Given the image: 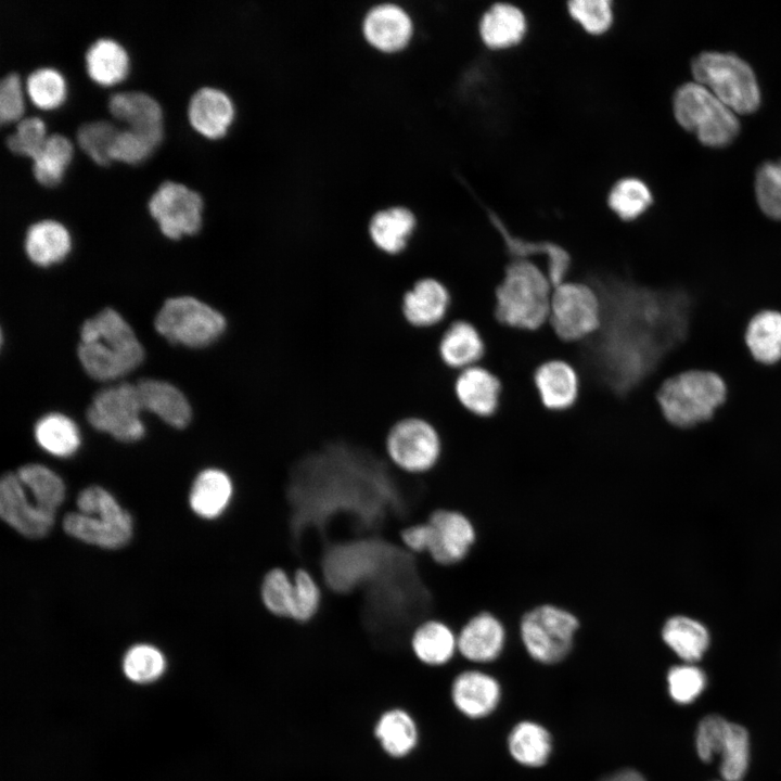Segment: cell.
Segmentation results:
<instances>
[{
    "mask_svg": "<svg viewBox=\"0 0 781 781\" xmlns=\"http://www.w3.org/2000/svg\"><path fill=\"white\" fill-rule=\"evenodd\" d=\"M25 89L33 104L42 110L57 107L66 95L65 80L52 67H40L28 74Z\"/></svg>",
    "mask_w": 781,
    "mask_h": 781,
    "instance_id": "cell-43",
    "label": "cell"
},
{
    "mask_svg": "<svg viewBox=\"0 0 781 781\" xmlns=\"http://www.w3.org/2000/svg\"><path fill=\"white\" fill-rule=\"evenodd\" d=\"M780 163H781V161H780Z\"/></svg>",
    "mask_w": 781,
    "mask_h": 781,
    "instance_id": "cell-53",
    "label": "cell"
},
{
    "mask_svg": "<svg viewBox=\"0 0 781 781\" xmlns=\"http://www.w3.org/2000/svg\"><path fill=\"white\" fill-rule=\"evenodd\" d=\"M47 137L43 120L30 116L17 123L15 131L7 137L5 144L13 154L34 159L41 151Z\"/></svg>",
    "mask_w": 781,
    "mask_h": 781,
    "instance_id": "cell-49",
    "label": "cell"
},
{
    "mask_svg": "<svg viewBox=\"0 0 781 781\" xmlns=\"http://www.w3.org/2000/svg\"><path fill=\"white\" fill-rule=\"evenodd\" d=\"M191 126L208 139L226 135L234 118V106L229 95L214 87H202L191 97L188 105Z\"/></svg>",
    "mask_w": 781,
    "mask_h": 781,
    "instance_id": "cell-26",
    "label": "cell"
},
{
    "mask_svg": "<svg viewBox=\"0 0 781 781\" xmlns=\"http://www.w3.org/2000/svg\"><path fill=\"white\" fill-rule=\"evenodd\" d=\"M29 490L34 502L42 510L55 514L65 498V485L53 471L41 464H26L16 472Z\"/></svg>",
    "mask_w": 781,
    "mask_h": 781,
    "instance_id": "cell-37",
    "label": "cell"
},
{
    "mask_svg": "<svg viewBox=\"0 0 781 781\" xmlns=\"http://www.w3.org/2000/svg\"><path fill=\"white\" fill-rule=\"evenodd\" d=\"M746 346L759 362L772 364L781 359V312L764 310L747 324Z\"/></svg>",
    "mask_w": 781,
    "mask_h": 781,
    "instance_id": "cell-35",
    "label": "cell"
},
{
    "mask_svg": "<svg viewBox=\"0 0 781 781\" xmlns=\"http://www.w3.org/2000/svg\"><path fill=\"white\" fill-rule=\"evenodd\" d=\"M24 114V101L20 76L7 74L0 81V123L20 121Z\"/></svg>",
    "mask_w": 781,
    "mask_h": 781,
    "instance_id": "cell-52",
    "label": "cell"
},
{
    "mask_svg": "<svg viewBox=\"0 0 781 781\" xmlns=\"http://www.w3.org/2000/svg\"><path fill=\"white\" fill-rule=\"evenodd\" d=\"M526 17L511 3L492 4L482 16L479 36L490 49H507L517 44L526 33Z\"/></svg>",
    "mask_w": 781,
    "mask_h": 781,
    "instance_id": "cell-30",
    "label": "cell"
},
{
    "mask_svg": "<svg viewBox=\"0 0 781 781\" xmlns=\"http://www.w3.org/2000/svg\"><path fill=\"white\" fill-rule=\"evenodd\" d=\"M0 515L21 535L39 539L51 530L55 514L31 502L16 473H7L0 482Z\"/></svg>",
    "mask_w": 781,
    "mask_h": 781,
    "instance_id": "cell-16",
    "label": "cell"
},
{
    "mask_svg": "<svg viewBox=\"0 0 781 781\" xmlns=\"http://www.w3.org/2000/svg\"><path fill=\"white\" fill-rule=\"evenodd\" d=\"M533 383L541 406L549 412L571 411L579 401L581 377L578 369L566 359L541 362L534 371Z\"/></svg>",
    "mask_w": 781,
    "mask_h": 781,
    "instance_id": "cell-18",
    "label": "cell"
},
{
    "mask_svg": "<svg viewBox=\"0 0 781 781\" xmlns=\"http://www.w3.org/2000/svg\"><path fill=\"white\" fill-rule=\"evenodd\" d=\"M294 603L291 620L307 625L313 622L324 601V588L319 578L307 567L299 566L292 573Z\"/></svg>",
    "mask_w": 781,
    "mask_h": 781,
    "instance_id": "cell-40",
    "label": "cell"
},
{
    "mask_svg": "<svg viewBox=\"0 0 781 781\" xmlns=\"http://www.w3.org/2000/svg\"><path fill=\"white\" fill-rule=\"evenodd\" d=\"M88 76L101 86L121 81L129 71V56L116 40L100 38L85 53Z\"/></svg>",
    "mask_w": 781,
    "mask_h": 781,
    "instance_id": "cell-31",
    "label": "cell"
},
{
    "mask_svg": "<svg viewBox=\"0 0 781 781\" xmlns=\"http://www.w3.org/2000/svg\"><path fill=\"white\" fill-rule=\"evenodd\" d=\"M667 684L669 695L675 702L689 704L705 689L706 676L691 663L676 665L668 670Z\"/></svg>",
    "mask_w": 781,
    "mask_h": 781,
    "instance_id": "cell-46",
    "label": "cell"
},
{
    "mask_svg": "<svg viewBox=\"0 0 781 781\" xmlns=\"http://www.w3.org/2000/svg\"><path fill=\"white\" fill-rule=\"evenodd\" d=\"M374 735L387 755L401 758L415 748L419 730L415 720L407 710L392 708L377 719Z\"/></svg>",
    "mask_w": 781,
    "mask_h": 781,
    "instance_id": "cell-32",
    "label": "cell"
},
{
    "mask_svg": "<svg viewBox=\"0 0 781 781\" xmlns=\"http://www.w3.org/2000/svg\"><path fill=\"white\" fill-rule=\"evenodd\" d=\"M726 395V384L718 374L690 370L666 379L655 400L668 423L690 427L710 419Z\"/></svg>",
    "mask_w": 781,
    "mask_h": 781,
    "instance_id": "cell-3",
    "label": "cell"
},
{
    "mask_svg": "<svg viewBox=\"0 0 781 781\" xmlns=\"http://www.w3.org/2000/svg\"><path fill=\"white\" fill-rule=\"evenodd\" d=\"M24 246L30 261L48 267L62 261L68 255L72 240L68 230L61 222L43 219L29 226Z\"/></svg>",
    "mask_w": 781,
    "mask_h": 781,
    "instance_id": "cell-29",
    "label": "cell"
},
{
    "mask_svg": "<svg viewBox=\"0 0 781 781\" xmlns=\"http://www.w3.org/2000/svg\"><path fill=\"white\" fill-rule=\"evenodd\" d=\"M652 204V194L640 179L629 177L618 180L610 190L607 205L622 221L639 218Z\"/></svg>",
    "mask_w": 781,
    "mask_h": 781,
    "instance_id": "cell-41",
    "label": "cell"
},
{
    "mask_svg": "<svg viewBox=\"0 0 781 781\" xmlns=\"http://www.w3.org/2000/svg\"><path fill=\"white\" fill-rule=\"evenodd\" d=\"M569 15L591 35H601L612 25L613 11L609 0H572Z\"/></svg>",
    "mask_w": 781,
    "mask_h": 781,
    "instance_id": "cell-48",
    "label": "cell"
},
{
    "mask_svg": "<svg viewBox=\"0 0 781 781\" xmlns=\"http://www.w3.org/2000/svg\"><path fill=\"white\" fill-rule=\"evenodd\" d=\"M136 386L143 410L156 414L176 428H183L189 424L192 415L191 406L176 386L154 379L141 380Z\"/></svg>",
    "mask_w": 781,
    "mask_h": 781,
    "instance_id": "cell-27",
    "label": "cell"
},
{
    "mask_svg": "<svg viewBox=\"0 0 781 781\" xmlns=\"http://www.w3.org/2000/svg\"><path fill=\"white\" fill-rule=\"evenodd\" d=\"M418 230V218L406 206H390L375 212L367 225V238L381 255L396 258L406 254Z\"/></svg>",
    "mask_w": 781,
    "mask_h": 781,
    "instance_id": "cell-19",
    "label": "cell"
},
{
    "mask_svg": "<svg viewBox=\"0 0 781 781\" xmlns=\"http://www.w3.org/2000/svg\"><path fill=\"white\" fill-rule=\"evenodd\" d=\"M579 628L577 615L554 603L533 606L522 615L518 624L526 653L543 665L558 664L568 656Z\"/></svg>",
    "mask_w": 781,
    "mask_h": 781,
    "instance_id": "cell-7",
    "label": "cell"
},
{
    "mask_svg": "<svg viewBox=\"0 0 781 781\" xmlns=\"http://www.w3.org/2000/svg\"><path fill=\"white\" fill-rule=\"evenodd\" d=\"M362 30L366 40L382 52L404 49L413 33V24L407 11L393 3L373 7L363 18Z\"/></svg>",
    "mask_w": 781,
    "mask_h": 781,
    "instance_id": "cell-24",
    "label": "cell"
},
{
    "mask_svg": "<svg viewBox=\"0 0 781 781\" xmlns=\"http://www.w3.org/2000/svg\"><path fill=\"white\" fill-rule=\"evenodd\" d=\"M35 438L42 449L56 457H69L80 446L77 425L62 413L43 415L35 425Z\"/></svg>",
    "mask_w": 781,
    "mask_h": 781,
    "instance_id": "cell-36",
    "label": "cell"
},
{
    "mask_svg": "<svg viewBox=\"0 0 781 781\" xmlns=\"http://www.w3.org/2000/svg\"><path fill=\"white\" fill-rule=\"evenodd\" d=\"M234 495L232 476L225 470L209 468L202 471L194 481L190 505L201 517L215 520L226 513Z\"/></svg>",
    "mask_w": 781,
    "mask_h": 781,
    "instance_id": "cell-28",
    "label": "cell"
},
{
    "mask_svg": "<svg viewBox=\"0 0 781 781\" xmlns=\"http://www.w3.org/2000/svg\"><path fill=\"white\" fill-rule=\"evenodd\" d=\"M411 655L424 666L441 667L458 653V635L453 626L440 617L420 622L409 636Z\"/></svg>",
    "mask_w": 781,
    "mask_h": 781,
    "instance_id": "cell-23",
    "label": "cell"
},
{
    "mask_svg": "<svg viewBox=\"0 0 781 781\" xmlns=\"http://www.w3.org/2000/svg\"><path fill=\"white\" fill-rule=\"evenodd\" d=\"M501 699L498 680L482 670L468 669L456 676L451 684V700L457 709L473 719L491 714Z\"/></svg>",
    "mask_w": 781,
    "mask_h": 781,
    "instance_id": "cell-25",
    "label": "cell"
},
{
    "mask_svg": "<svg viewBox=\"0 0 781 781\" xmlns=\"http://www.w3.org/2000/svg\"><path fill=\"white\" fill-rule=\"evenodd\" d=\"M431 540L426 556L439 567L452 568L464 562L477 540L472 518L453 507L434 509L426 517Z\"/></svg>",
    "mask_w": 781,
    "mask_h": 781,
    "instance_id": "cell-12",
    "label": "cell"
},
{
    "mask_svg": "<svg viewBox=\"0 0 781 781\" xmlns=\"http://www.w3.org/2000/svg\"><path fill=\"white\" fill-rule=\"evenodd\" d=\"M729 726L730 722L719 715H708L700 721L695 745L697 755L703 761L709 763L720 755Z\"/></svg>",
    "mask_w": 781,
    "mask_h": 781,
    "instance_id": "cell-50",
    "label": "cell"
},
{
    "mask_svg": "<svg viewBox=\"0 0 781 781\" xmlns=\"http://www.w3.org/2000/svg\"><path fill=\"white\" fill-rule=\"evenodd\" d=\"M674 113L683 128L709 146L726 145L739 132L734 112L697 82L686 84L677 90Z\"/></svg>",
    "mask_w": 781,
    "mask_h": 781,
    "instance_id": "cell-10",
    "label": "cell"
},
{
    "mask_svg": "<svg viewBox=\"0 0 781 781\" xmlns=\"http://www.w3.org/2000/svg\"><path fill=\"white\" fill-rule=\"evenodd\" d=\"M119 129L108 120H93L81 124L76 131L80 150L100 166L111 164L110 150Z\"/></svg>",
    "mask_w": 781,
    "mask_h": 781,
    "instance_id": "cell-44",
    "label": "cell"
},
{
    "mask_svg": "<svg viewBox=\"0 0 781 781\" xmlns=\"http://www.w3.org/2000/svg\"><path fill=\"white\" fill-rule=\"evenodd\" d=\"M148 208L161 232L170 240L193 235L201 229L203 200L182 183L163 181L150 196Z\"/></svg>",
    "mask_w": 781,
    "mask_h": 781,
    "instance_id": "cell-13",
    "label": "cell"
},
{
    "mask_svg": "<svg viewBox=\"0 0 781 781\" xmlns=\"http://www.w3.org/2000/svg\"><path fill=\"white\" fill-rule=\"evenodd\" d=\"M383 451L389 464L409 476H425L443 461L445 440L440 430L417 414L396 420L387 430Z\"/></svg>",
    "mask_w": 781,
    "mask_h": 781,
    "instance_id": "cell-5",
    "label": "cell"
},
{
    "mask_svg": "<svg viewBox=\"0 0 781 781\" xmlns=\"http://www.w3.org/2000/svg\"><path fill=\"white\" fill-rule=\"evenodd\" d=\"M156 331L172 344L191 348L209 346L228 329L226 316L191 296L167 299L155 318Z\"/></svg>",
    "mask_w": 781,
    "mask_h": 781,
    "instance_id": "cell-9",
    "label": "cell"
},
{
    "mask_svg": "<svg viewBox=\"0 0 781 781\" xmlns=\"http://www.w3.org/2000/svg\"><path fill=\"white\" fill-rule=\"evenodd\" d=\"M107 108L114 118L127 124L154 149L162 142L163 110L150 94L142 91L116 92L108 98Z\"/></svg>",
    "mask_w": 781,
    "mask_h": 781,
    "instance_id": "cell-22",
    "label": "cell"
},
{
    "mask_svg": "<svg viewBox=\"0 0 781 781\" xmlns=\"http://www.w3.org/2000/svg\"><path fill=\"white\" fill-rule=\"evenodd\" d=\"M719 757L724 781H741L750 763V738L744 727L730 722Z\"/></svg>",
    "mask_w": 781,
    "mask_h": 781,
    "instance_id": "cell-42",
    "label": "cell"
},
{
    "mask_svg": "<svg viewBox=\"0 0 781 781\" xmlns=\"http://www.w3.org/2000/svg\"><path fill=\"white\" fill-rule=\"evenodd\" d=\"M662 639L680 658L688 663L699 661L709 645L706 627L690 617H669L662 628Z\"/></svg>",
    "mask_w": 781,
    "mask_h": 781,
    "instance_id": "cell-34",
    "label": "cell"
},
{
    "mask_svg": "<svg viewBox=\"0 0 781 781\" xmlns=\"http://www.w3.org/2000/svg\"><path fill=\"white\" fill-rule=\"evenodd\" d=\"M508 750L516 763L526 767H541L551 755L552 738L540 724L520 721L508 735Z\"/></svg>",
    "mask_w": 781,
    "mask_h": 781,
    "instance_id": "cell-33",
    "label": "cell"
},
{
    "mask_svg": "<svg viewBox=\"0 0 781 781\" xmlns=\"http://www.w3.org/2000/svg\"><path fill=\"white\" fill-rule=\"evenodd\" d=\"M73 156V145L63 135L47 137L39 154L33 159V175L36 181L47 188L57 185Z\"/></svg>",
    "mask_w": 781,
    "mask_h": 781,
    "instance_id": "cell-38",
    "label": "cell"
},
{
    "mask_svg": "<svg viewBox=\"0 0 781 781\" xmlns=\"http://www.w3.org/2000/svg\"><path fill=\"white\" fill-rule=\"evenodd\" d=\"M79 512L63 520L66 534L104 549H118L132 536V518L115 498L100 486L81 490L76 501Z\"/></svg>",
    "mask_w": 781,
    "mask_h": 781,
    "instance_id": "cell-4",
    "label": "cell"
},
{
    "mask_svg": "<svg viewBox=\"0 0 781 781\" xmlns=\"http://www.w3.org/2000/svg\"><path fill=\"white\" fill-rule=\"evenodd\" d=\"M166 661L162 652L150 644H136L125 654L123 670L136 683H151L165 671Z\"/></svg>",
    "mask_w": 781,
    "mask_h": 781,
    "instance_id": "cell-45",
    "label": "cell"
},
{
    "mask_svg": "<svg viewBox=\"0 0 781 781\" xmlns=\"http://www.w3.org/2000/svg\"><path fill=\"white\" fill-rule=\"evenodd\" d=\"M452 306L453 297L448 285L436 277L424 276L404 291L399 311L411 329L433 331L449 321Z\"/></svg>",
    "mask_w": 781,
    "mask_h": 781,
    "instance_id": "cell-15",
    "label": "cell"
},
{
    "mask_svg": "<svg viewBox=\"0 0 781 781\" xmlns=\"http://www.w3.org/2000/svg\"><path fill=\"white\" fill-rule=\"evenodd\" d=\"M78 358L92 379L112 381L138 368L144 350L129 323L105 308L81 325Z\"/></svg>",
    "mask_w": 781,
    "mask_h": 781,
    "instance_id": "cell-1",
    "label": "cell"
},
{
    "mask_svg": "<svg viewBox=\"0 0 781 781\" xmlns=\"http://www.w3.org/2000/svg\"><path fill=\"white\" fill-rule=\"evenodd\" d=\"M488 217L509 261L513 259L536 261L547 272L553 286L572 277L573 256L565 246L550 239L526 238L513 233L495 212H488Z\"/></svg>",
    "mask_w": 781,
    "mask_h": 781,
    "instance_id": "cell-14",
    "label": "cell"
},
{
    "mask_svg": "<svg viewBox=\"0 0 781 781\" xmlns=\"http://www.w3.org/2000/svg\"><path fill=\"white\" fill-rule=\"evenodd\" d=\"M553 284L528 259L510 260L495 291V318L508 329L536 332L548 324Z\"/></svg>",
    "mask_w": 781,
    "mask_h": 781,
    "instance_id": "cell-2",
    "label": "cell"
},
{
    "mask_svg": "<svg viewBox=\"0 0 781 781\" xmlns=\"http://www.w3.org/2000/svg\"><path fill=\"white\" fill-rule=\"evenodd\" d=\"M452 390L459 406L474 418L491 419L500 410L502 381L483 363L457 372Z\"/></svg>",
    "mask_w": 781,
    "mask_h": 781,
    "instance_id": "cell-17",
    "label": "cell"
},
{
    "mask_svg": "<svg viewBox=\"0 0 781 781\" xmlns=\"http://www.w3.org/2000/svg\"><path fill=\"white\" fill-rule=\"evenodd\" d=\"M697 84L707 88L733 112L748 114L760 102V94L752 68L740 57L718 52H705L692 63Z\"/></svg>",
    "mask_w": 781,
    "mask_h": 781,
    "instance_id": "cell-8",
    "label": "cell"
},
{
    "mask_svg": "<svg viewBox=\"0 0 781 781\" xmlns=\"http://www.w3.org/2000/svg\"><path fill=\"white\" fill-rule=\"evenodd\" d=\"M142 410L137 386L119 383L95 394L88 407L87 419L95 430L130 443L144 436Z\"/></svg>",
    "mask_w": 781,
    "mask_h": 781,
    "instance_id": "cell-11",
    "label": "cell"
},
{
    "mask_svg": "<svg viewBox=\"0 0 781 781\" xmlns=\"http://www.w3.org/2000/svg\"><path fill=\"white\" fill-rule=\"evenodd\" d=\"M154 148L140 135L128 129L119 130L110 150L112 161L137 165L143 162Z\"/></svg>",
    "mask_w": 781,
    "mask_h": 781,
    "instance_id": "cell-51",
    "label": "cell"
},
{
    "mask_svg": "<svg viewBox=\"0 0 781 781\" xmlns=\"http://www.w3.org/2000/svg\"><path fill=\"white\" fill-rule=\"evenodd\" d=\"M602 322V299L591 283L567 279L553 286L548 325L560 341L585 343L600 331Z\"/></svg>",
    "mask_w": 781,
    "mask_h": 781,
    "instance_id": "cell-6",
    "label": "cell"
},
{
    "mask_svg": "<svg viewBox=\"0 0 781 781\" xmlns=\"http://www.w3.org/2000/svg\"><path fill=\"white\" fill-rule=\"evenodd\" d=\"M458 653L469 662L496 661L507 643L503 622L492 612L481 611L469 617L457 631Z\"/></svg>",
    "mask_w": 781,
    "mask_h": 781,
    "instance_id": "cell-20",
    "label": "cell"
},
{
    "mask_svg": "<svg viewBox=\"0 0 781 781\" xmlns=\"http://www.w3.org/2000/svg\"><path fill=\"white\" fill-rule=\"evenodd\" d=\"M259 599L265 611L280 619L291 620L294 603L292 573L282 566H273L263 576Z\"/></svg>",
    "mask_w": 781,
    "mask_h": 781,
    "instance_id": "cell-39",
    "label": "cell"
},
{
    "mask_svg": "<svg viewBox=\"0 0 781 781\" xmlns=\"http://www.w3.org/2000/svg\"><path fill=\"white\" fill-rule=\"evenodd\" d=\"M486 354L484 335L473 322L457 318L441 327L437 355L448 370L457 373L483 363Z\"/></svg>",
    "mask_w": 781,
    "mask_h": 781,
    "instance_id": "cell-21",
    "label": "cell"
},
{
    "mask_svg": "<svg viewBox=\"0 0 781 781\" xmlns=\"http://www.w3.org/2000/svg\"><path fill=\"white\" fill-rule=\"evenodd\" d=\"M756 196L761 210L781 219V163H765L756 175Z\"/></svg>",
    "mask_w": 781,
    "mask_h": 781,
    "instance_id": "cell-47",
    "label": "cell"
}]
</instances>
